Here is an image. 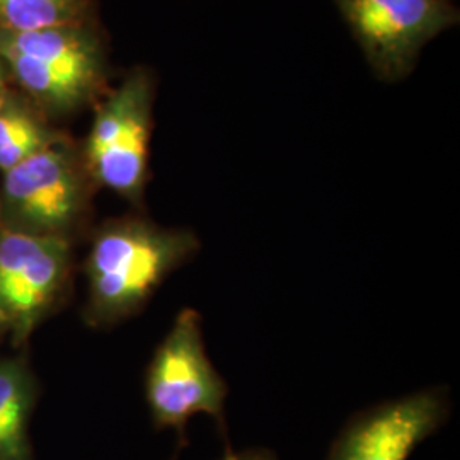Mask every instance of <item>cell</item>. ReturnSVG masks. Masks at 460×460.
I'll return each mask as SVG.
<instances>
[{
    "label": "cell",
    "instance_id": "9c48e42d",
    "mask_svg": "<svg viewBox=\"0 0 460 460\" xmlns=\"http://www.w3.org/2000/svg\"><path fill=\"white\" fill-rule=\"evenodd\" d=\"M31 385L14 362L0 363V460H30L28 418Z\"/></svg>",
    "mask_w": 460,
    "mask_h": 460
},
{
    "label": "cell",
    "instance_id": "30bf717a",
    "mask_svg": "<svg viewBox=\"0 0 460 460\" xmlns=\"http://www.w3.org/2000/svg\"><path fill=\"white\" fill-rule=\"evenodd\" d=\"M58 140L55 133L9 93L0 104V171L5 172Z\"/></svg>",
    "mask_w": 460,
    "mask_h": 460
},
{
    "label": "cell",
    "instance_id": "5b68a950",
    "mask_svg": "<svg viewBox=\"0 0 460 460\" xmlns=\"http://www.w3.org/2000/svg\"><path fill=\"white\" fill-rule=\"evenodd\" d=\"M378 81H404L428 43L459 24L450 0H334Z\"/></svg>",
    "mask_w": 460,
    "mask_h": 460
},
{
    "label": "cell",
    "instance_id": "8fae6325",
    "mask_svg": "<svg viewBox=\"0 0 460 460\" xmlns=\"http://www.w3.org/2000/svg\"><path fill=\"white\" fill-rule=\"evenodd\" d=\"M89 0H0V31H33L89 22Z\"/></svg>",
    "mask_w": 460,
    "mask_h": 460
},
{
    "label": "cell",
    "instance_id": "277c9868",
    "mask_svg": "<svg viewBox=\"0 0 460 460\" xmlns=\"http://www.w3.org/2000/svg\"><path fill=\"white\" fill-rule=\"evenodd\" d=\"M154 99L152 72L135 68L99 102L84 146L91 181L133 203L144 197L148 180Z\"/></svg>",
    "mask_w": 460,
    "mask_h": 460
},
{
    "label": "cell",
    "instance_id": "52a82bcc",
    "mask_svg": "<svg viewBox=\"0 0 460 460\" xmlns=\"http://www.w3.org/2000/svg\"><path fill=\"white\" fill-rule=\"evenodd\" d=\"M450 414L447 389L429 387L355 414L326 460H408Z\"/></svg>",
    "mask_w": 460,
    "mask_h": 460
},
{
    "label": "cell",
    "instance_id": "ba28073f",
    "mask_svg": "<svg viewBox=\"0 0 460 460\" xmlns=\"http://www.w3.org/2000/svg\"><path fill=\"white\" fill-rule=\"evenodd\" d=\"M64 235L5 229L0 234V321L28 334L64 285L68 266Z\"/></svg>",
    "mask_w": 460,
    "mask_h": 460
},
{
    "label": "cell",
    "instance_id": "5bb4252c",
    "mask_svg": "<svg viewBox=\"0 0 460 460\" xmlns=\"http://www.w3.org/2000/svg\"><path fill=\"white\" fill-rule=\"evenodd\" d=\"M2 326H4V323H2V321H0V328H2Z\"/></svg>",
    "mask_w": 460,
    "mask_h": 460
},
{
    "label": "cell",
    "instance_id": "7c38bea8",
    "mask_svg": "<svg viewBox=\"0 0 460 460\" xmlns=\"http://www.w3.org/2000/svg\"><path fill=\"white\" fill-rule=\"evenodd\" d=\"M220 460H279L271 450L266 448H249L243 452H230L227 450L226 456Z\"/></svg>",
    "mask_w": 460,
    "mask_h": 460
},
{
    "label": "cell",
    "instance_id": "4fadbf2b",
    "mask_svg": "<svg viewBox=\"0 0 460 460\" xmlns=\"http://www.w3.org/2000/svg\"><path fill=\"white\" fill-rule=\"evenodd\" d=\"M5 81H7V70H5V66H2V62H0V104H2V101H4L5 94H7Z\"/></svg>",
    "mask_w": 460,
    "mask_h": 460
},
{
    "label": "cell",
    "instance_id": "7a4b0ae2",
    "mask_svg": "<svg viewBox=\"0 0 460 460\" xmlns=\"http://www.w3.org/2000/svg\"><path fill=\"white\" fill-rule=\"evenodd\" d=\"M0 62L53 113H72L94 101L108 75L104 41L89 22L0 31Z\"/></svg>",
    "mask_w": 460,
    "mask_h": 460
},
{
    "label": "cell",
    "instance_id": "8992f818",
    "mask_svg": "<svg viewBox=\"0 0 460 460\" xmlns=\"http://www.w3.org/2000/svg\"><path fill=\"white\" fill-rule=\"evenodd\" d=\"M89 174L60 138L4 172L2 207L7 229L64 235L85 214Z\"/></svg>",
    "mask_w": 460,
    "mask_h": 460
},
{
    "label": "cell",
    "instance_id": "3957f363",
    "mask_svg": "<svg viewBox=\"0 0 460 460\" xmlns=\"http://www.w3.org/2000/svg\"><path fill=\"white\" fill-rule=\"evenodd\" d=\"M146 394L155 427L176 429L180 440L198 414L210 416L224 437L227 435L229 387L207 353L201 315L195 309H182L176 315L155 349L148 365Z\"/></svg>",
    "mask_w": 460,
    "mask_h": 460
},
{
    "label": "cell",
    "instance_id": "6da1fadb",
    "mask_svg": "<svg viewBox=\"0 0 460 460\" xmlns=\"http://www.w3.org/2000/svg\"><path fill=\"white\" fill-rule=\"evenodd\" d=\"M199 247L193 230L159 227L144 218L110 222L96 234L85 263L89 317L110 324L137 313Z\"/></svg>",
    "mask_w": 460,
    "mask_h": 460
}]
</instances>
